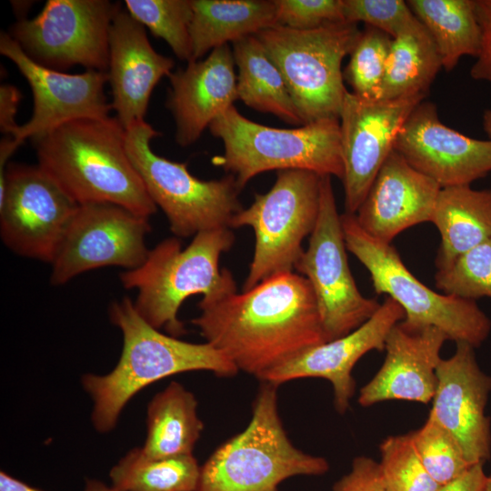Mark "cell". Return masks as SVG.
Here are the masks:
<instances>
[{
	"instance_id": "cell-40",
	"label": "cell",
	"mask_w": 491,
	"mask_h": 491,
	"mask_svg": "<svg viewBox=\"0 0 491 491\" xmlns=\"http://www.w3.org/2000/svg\"><path fill=\"white\" fill-rule=\"evenodd\" d=\"M22 95L14 85L3 84L0 86V129L1 132L12 135L19 125L15 122V115Z\"/></svg>"
},
{
	"instance_id": "cell-9",
	"label": "cell",
	"mask_w": 491,
	"mask_h": 491,
	"mask_svg": "<svg viewBox=\"0 0 491 491\" xmlns=\"http://www.w3.org/2000/svg\"><path fill=\"white\" fill-rule=\"evenodd\" d=\"M160 135L145 120L125 130L127 155L139 174L148 195L165 213L175 237L195 236L218 228H231L235 215L243 207L242 190L233 175L202 180L194 176L185 163L170 161L155 154L151 140Z\"/></svg>"
},
{
	"instance_id": "cell-16",
	"label": "cell",
	"mask_w": 491,
	"mask_h": 491,
	"mask_svg": "<svg viewBox=\"0 0 491 491\" xmlns=\"http://www.w3.org/2000/svg\"><path fill=\"white\" fill-rule=\"evenodd\" d=\"M0 53L15 65L33 94L30 119L11 135L17 141L35 139L75 119L109 117L112 106L105 94L106 72L67 74L47 68L32 60L6 33L0 35Z\"/></svg>"
},
{
	"instance_id": "cell-36",
	"label": "cell",
	"mask_w": 491,
	"mask_h": 491,
	"mask_svg": "<svg viewBox=\"0 0 491 491\" xmlns=\"http://www.w3.org/2000/svg\"><path fill=\"white\" fill-rule=\"evenodd\" d=\"M346 22L375 27L396 37L416 16L403 0H342Z\"/></svg>"
},
{
	"instance_id": "cell-23",
	"label": "cell",
	"mask_w": 491,
	"mask_h": 491,
	"mask_svg": "<svg viewBox=\"0 0 491 491\" xmlns=\"http://www.w3.org/2000/svg\"><path fill=\"white\" fill-rule=\"evenodd\" d=\"M235 59L229 45L212 50L205 59L190 61L168 76L166 107L175 123V141L187 146L237 100Z\"/></svg>"
},
{
	"instance_id": "cell-24",
	"label": "cell",
	"mask_w": 491,
	"mask_h": 491,
	"mask_svg": "<svg viewBox=\"0 0 491 491\" xmlns=\"http://www.w3.org/2000/svg\"><path fill=\"white\" fill-rule=\"evenodd\" d=\"M431 223L441 236L435 265L443 270L491 239V189L476 190L470 185L441 188Z\"/></svg>"
},
{
	"instance_id": "cell-38",
	"label": "cell",
	"mask_w": 491,
	"mask_h": 491,
	"mask_svg": "<svg viewBox=\"0 0 491 491\" xmlns=\"http://www.w3.org/2000/svg\"><path fill=\"white\" fill-rule=\"evenodd\" d=\"M333 491H390L379 466L373 458L360 456L353 459L350 471L338 479Z\"/></svg>"
},
{
	"instance_id": "cell-13",
	"label": "cell",
	"mask_w": 491,
	"mask_h": 491,
	"mask_svg": "<svg viewBox=\"0 0 491 491\" xmlns=\"http://www.w3.org/2000/svg\"><path fill=\"white\" fill-rule=\"evenodd\" d=\"M79 205L38 165L11 164L0 180V235L15 254L52 263Z\"/></svg>"
},
{
	"instance_id": "cell-14",
	"label": "cell",
	"mask_w": 491,
	"mask_h": 491,
	"mask_svg": "<svg viewBox=\"0 0 491 491\" xmlns=\"http://www.w3.org/2000/svg\"><path fill=\"white\" fill-rule=\"evenodd\" d=\"M149 218L107 204L80 205L51 263L50 282L64 285L82 273L119 266H140L148 255Z\"/></svg>"
},
{
	"instance_id": "cell-18",
	"label": "cell",
	"mask_w": 491,
	"mask_h": 491,
	"mask_svg": "<svg viewBox=\"0 0 491 491\" xmlns=\"http://www.w3.org/2000/svg\"><path fill=\"white\" fill-rule=\"evenodd\" d=\"M456 346L453 356L437 366L428 417L456 439L472 466L485 464L491 456L490 418L486 415L491 376L479 367L474 346L466 342Z\"/></svg>"
},
{
	"instance_id": "cell-12",
	"label": "cell",
	"mask_w": 491,
	"mask_h": 491,
	"mask_svg": "<svg viewBox=\"0 0 491 491\" xmlns=\"http://www.w3.org/2000/svg\"><path fill=\"white\" fill-rule=\"evenodd\" d=\"M118 4L48 0L33 18H20L10 36L35 62L60 71L73 65L107 72L109 31Z\"/></svg>"
},
{
	"instance_id": "cell-21",
	"label": "cell",
	"mask_w": 491,
	"mask_h": 491,
	"mask_svg": "<svg viewBox=\"0 0 491 491\" xmlns=\"http://www.w3.org/2000/svg\"><path fill=\"white\" fill-rule=\"evenodd\" d=\"M446 340L435 326L397 323L386 337L382 366L359 391V405L367 407L388 400L432 402L440 350Z\"/></svg>"
},
{
	"instance_id": "cell-27",
	"label": "cell",
	"mask_w": 491,
	"mask_h": 491,
	"mask_svg": "<svg viewBox=\"0 0 491 491\" xmlns=\"http://www.w3.org/2000/svg\"><path fill=\"white\" fill-rule=\"evenodd\" d=\"M237 100L293 125H304L285 79L256 35L232 43Z\"/></svg>"
},
{
	"instance_id": "cell-19",
	"label": "cell",
	"mask_w": 491,
	"mask_h": 491,
	"mask_svg": "<svg viewBox=\"0 0 491 491\" xmlns=\"http://www.w3.org/2000/svg\"><path fill=\"white\" fill-rule=\"evenodd\" d=\"M404 318L402 307L386 297L376 312L356 330L302 351L264 374L260 380L278 386L298 378L326 379L333 387L335 408L343 415L355 394V365L369 351L385 350L389 332Z\"/></svg>"
},
{
	"instance_id": "cell-35",
	"label": "cell",
	"mask_w": 491,
	"mask_h": 491,
	"mask_svg": "<svg viewBox=\"0 0 491 491\" xmlns=\"http://www.w3.org/2000/svg\"><path fill=\"white\" fill-rule=\"evenodd\" d=\"M435 285L448 296L474 301L491 298V239L460 256L449 267L436 270Z\"/></svg>"
},
{
	"instance_id": "cell-28",
	"label": "cell",
	"mask_w": 491,
	"mask_h": 491,
	"mask_svg": "<svg viewBox=\"0 0 491 491\" xmlns=\"http://www.w3.org/2000/svg\"><path fill=\"white\" fill-rule=\"evenodd\" d=\"M442 62L426 28L416 17L392 38L376 100H392L427 91Z\"/></svg>"
},
{
	"instance_id": "cell-22",
	"label": "cell",
	"mask_w": 491,
	"mask_h": 491,
	"mask_svg": "<svg viewBox=\"0 0 491 491\" xmlns=\"http://www.w3.org/2000/svg\"><path fill=\"white\" fill-rule=\"evenodd\" d=\"M441 188L394 149L355 214L356 221L376 239L392 244L406 229L432 221Z\"/></svg>"
},
{
	"instance_id": "cell-37",
	"label": "cell",
	"mask_w": 491,
	"mask_h": 491,
	"mask_svg": "<svg viewBox=\"0 0 491 491\" xmlns=\"http://www.w3.org/2000/svg\"><path fill=\"white\" fill-rule=\"evenodd\" d=\"M276 25L308 31L345 22L342 0H274Z\"/></svg>"
},
{
	"instance_id": "cell-2",
	"label": "cell",
	"mask_w": 491,
	"mask_h": 491,
	"mask_svg": "<svg viewBox=\"0 0 491 491\" xmlns=\"http://www.w3.org/2000/svg\"><path fill=\"white\" fill-rule=\"evenodd\" d=\"M33 140L37 165L79 205L113 204L147 218L155 213L115 116L75 119Z\"/></svg>"
},
{
	"instance_id": "cell-44",
	"label": "cell",
	"mask_w": 491,
	"mask_h": 491,
	"mask_svg": "<svg viewBox=\"0 0 491 491\" xmlns=\"http://www.w3.org/2000/svg\"><path fill=\"white\" fill-rule=\"evenodd\" d=\"M483 128L488 138L491 139V106L483 114Z\"/></svg>"
},
{
	"instance_id": "cell-5",
	"label": "cell",
	"mask_w": 491,
	"mask_h": 491,
	"mask_svg": "<svg viewBox=\"0 0 491 491\" xmlns=\"http://www.w3.org/2000/svg\"><path fill=\"white\" fill-rule=\"evenodd\" d=\"M277 385L263 382L247 426L216 448L201 466L195 491H278L296 476H321L329 463L296 447L277 408Z\"/></svg>"
},
{
	"instance_id": "cell-32",
	"label": "cell",
	"mask_w": 491,
	"mask_h": 491,
	"mask_svg": "<svg viewBox=\"0 0 491 491\" xmlns=\"http://www.w3.org/2000/svg\"><path fill=\"white\" fill-rule=\"evenodd\" d=\"M391 42L390 35L375 27L366 25L361 31L343 71L344 80L353 94L369 100L377 99Z\"/></svg>"
},
{
	"instance_id": "cell-6",
	"label": "cell",
	"mask_w": 491,
	"mask_h": 491,
	"mask_svg": "<svg viewBox=\"0 0 491 491\" xmlns=\"http://www.w3.org/2000/svg\"><path fill=\"white\" fill-rule=\"evenodd\" d=\"M209 130L224 145V154L214 164L233 175L241 189L256 175L271 170H307L343 179L338 118L276 128L253 122L233 105Z\"/></svg>"
},
{
	"instance_id": "cell-1",
	"label": "cell",
	"mask_w": 491,
	"mask_h": 491,
	"mask_svg": "<svg viewBox=\"0 0 491 491\" xmlns=\"http://www.w3.org/2000/svg\"><path fill=\"white\" fill-rule=\"evenodd\" d=\"M192 324L238 370L258 379L302 351L326 341L316 300L306 277L272 276L242 294L201 300Z\"/></svg>"
},
{
	"instance_id": "cell-4",
	"label": "cell",
	"mask_w": 491,
	"mask_h": 491,
	"mask_svg": "<svg viewBox=\"0 0 491 491\" xmlns=\"http://www.w3.org/2000/svg\"><path fill=\"white\" fill-rule=\"evenodd\" d=\"M234 242L227 227L196 234L185 249L177 237L166 238L149 250L140 266L123 272L120 281L137 291L133 303L145 321L178 337L186 332L177 316L185 299L201 294V300L214 301L236 293L232 273L219 269L221 255Z\"/></svg>"
},
{
	"instance_id": "cell-26",
	"label": "cell",
	"mask_w": 491,
	"mask_h": 491,
	"mask_svg": "<svg viewBox=\"0 0 491 491\" xmlns=\"http://www.w3.org/2000/svg\"><path fill=\"white\" fill-rule=\"evenodd\" d=\"M196 410L194 394L176 381L155 394L147 406L143 454L151 458L193 455L204 429Z\"/></svg>"
},
{
	"instance_id": "cell-33",
	"label": "cell",
	"mask_w": 491,
	"mask_h": 491,
	"mask_svg": "<svg viewBox=\"0 0 491 491\" xmlns=\"http://www.w3.org/2000/svg\"><path fill=\"white\" fill-rule=\"evenodd\" d=\"M409 434L424 466L439 486L473 466L456 439L433 419L427 417L421 427Z\"/></svg>"
},
{
	"instance_id": "cell-11",
	"label": "cell",
	"mask_w": 491,
	"mask_h": 491,
	"mask_svg": "<svg viewBox=\"0 0 491 491\" xmlns=\"http://www.w3.org/2000/svg\"><path fill=\"white\" fill-rule=\"evenodd\" d=\"M331 177L321 175L317 221L295 266L312 287L326 341L356 330L381 305L360 293L350 271Z\"/></svg>"
},
{
	"instance_id": "cell-39",
	"label": "cell",
	"mask_w": 491,
	"mask_h": 491,
	"mask_svg": "<svg viewBox=\"0 0 491 491\" xmlns=\"http://www.w3.org/2000/svg\"><path fill=\"white\" fill-rule=\"evenodd\" d=\"M475 5L481 30V44L470 75L475 80L491 85V0H475Z\"/></svg>"
},
{
	"instance_id": "cell-25",
	"label": "cell",
	"mask_w": 491,
	"mask_h": 491,
	"mask_svg": "<svg viewBox=\"0 0 491 491\" xmlns=\"http://www.w3.org/2000/svg\"><path fill=\"white\" fill-rule=\"evenodd\" d=\"M192 61L276 25L274 0H192Z\"/></svg>"
},
{
	"instance_id": "cell-15",
	"label": "cell",
	"mask_w": 491,
	"mask_h": 491,
	"mask_svg": "<svg viewBox=\"0 0 491 491\" xmlns=\"http://www.w3.org/2000/svg\"><path fill=\"white\" fill-rule=\"evenodd\" d=\"M426 96L369 100L346 91L339 115L346 213H356L405 121Z\"/></svg>"
},
{
	"instance_id": "cell-45",
	"label": "cell",
	"mask_w": 491,
	"mask_h": 491,
	"mask_svg": "<svg viewBox=\"0 0 491 491\" xmlns=\"http://www.w3.org/2000/svg\"><path fill=\"white\" fill-rule=\"evenodd\" d=\"M481 491H491V475L486 476V481Z\"/></svg>"
},
{
	"instance_id": "cell-20",
	"label": "cell",
	"mask_w": 491,
	"mask_h": 491,
	"mask_svg": "<svg viewBox=\"0 0 491 491\" xmlns=\"http://www.w3.org/2000/svg\"><path fill=\"white\" fill-rule=\"evenodd\" d=\"M174 65L153 48L145 26L118 4L109 31L106 73L112 110L125 130L144 120L155 86L172 74Z\"/></svg>"
},
{
	"instance_id": "cell-31",
	"label": "cell",
	"mask_w": 491,
	"mask_h": 491,
	"mask_svg": "<svg viewBox=\"0 0 491 491\" xmlns=\"http://www.w3.org/2000/svg\"><path fill=\"white\" fill-rule=\"evenodd\" d=\"M125 5L136 21L165 40L179 59L192 61V0H125Z\"/></svg>"
},
{
	"instance_id": "cell-43",
	"label": "cell",
	"mask_w": 491,
	"mask_h": 491,
	"mask_svg": "<svg viewBox=\"0 0 491 491\" xmlns=\"http://www.w3.org/2000/svg\"><path fill=\"white\" fill-rule=\"evenodd\" d=\"M84 491H120L115 486H107L103 482L95 479H88L85 482Z\"/></svg>"
},
{
	"instance_id": "cell-34",
	"label": "cell",
	"mask_w": 491,
	"mask_h": 491,
	"mask_svg": "<svg viewBox=\"0 0 491 491\" xmlns=\"http://www.w3.org/2000/svg\"><path fill=\"white\" fill-rule=\"evenodd\" d=\"M379 451L381 474L390 491H437L440 486L424 466L410 434L386 437Z\"/></svg>"
},
{
	"instance_id": "cell-3",
	"label": "cell",
	"mask_w": 491,
	"mask_h": 491,
	"mask_svg": "<svg viewBox=\"0 0 491 491\" xmlns=\"http://www.w3.org/2000/svg\"><path fill=\"white\" fill-rule=\"evenodd\" d=\"M108 313L112 324L123 334L119 360L105 375L82 377V386L93 401L92 423L100 433L114 429L129 400L160 379L202 370L232 377L239 371L209 343H189L161 333L139 316L128 297L113 302Z\"/></svg>"
},
{
	"instance_id": "cell-17",
	"label": "cell",
	"mask_w": 491,
	"mask_h": 491,
	"mask_svg": "<svg viewBox=\"0 0 491 491\" xmlns=\"http://www.w3.org/2000/svg\"><path fill=\"white\" fill-rule=\"evenodd\" d=\"M394 149L442 188L470 185L491 172V139L472 138L446 125L429 101L412 110Z\"/></svg>"
},
{
	"instance_id": "cell-8",
	"label": "cell",
	"mask_w": 491,
	"mask_h": 491,
	"mask_svg": "<svg viewBox=\"0 0 491 491\" xmlns=\"http://www.w3.org/2000/svg\"><path fill=\"white\" fill-rule=\"evenodd\" d=\"M361 30L341 22L308 31L279 25L255 35L276 64L304 125L338 118L346 89L341 65Z\"/></svg>"
},
{
	"instance_id": "cell-7",
	"label": "cell",
	"mask_w": 491,
	"mask_h": 491,
	"mask_svg": "<svg viewBox=\"0 0 491 491\" xmlns=\"http://www.w3.org/2000/svg\"><path fill=\"white\" fill-rule=\"evenodd\" d=\"M346 249L370 274L375 292L386 295L404 310L403 322L412 327L435 326L448 338L475 348L486 340L491 320L476 301L437 293L405 266L392 244L367 234L354 214L341 215Z\"/></svg>"
},
{
	"instance_id": "cell-30",
	"label": "cell",
	"mask_w": 491,
	"mask_h": 491,
	"mask_svg": "<svg viewBox=\"0 0 491 491\" xmlns=\"http://www.w3.org/2000/svg\"><path fill=\"white\" fill-rule=\"evenodd\" d=\"M200 470L193 455L151 458L135 447L111 468L109 476L120 491H195Z\"/></svg>"
},
{
	"instance_id": "cell-41",
	"label": "cell",
	"mask_w": 491,
	"mask_h": 491,
	"mask_svg": "<svg viewBox=\"0 0 491 491\" xmlns=\"http://www.w3.org/2000/svg\"><path fill=\"white\" fill-rule=\"evenodd\" d=\"M484 464H476L465 473L442 485L437 491H481L486 478Z\"/></svg>"
},
{
	"instance_id": "cell-10",
	"label": "cell",
	"mask_w": 491,
	"mask_h": 491,
	"mask_svg": "<svg viewBox=\"0 0 491 491\" xmlns=\"http://www.w3.org/2000/svg\"><path fill=\"white\" fill-rule=\"evenodd\" d=\"M320 182L321 175L311 171H277L271 189L256 194L253 204L235 215L230 227L250 226L256 236L243 291L272 276L293 271L304 252L303 240L317 221Z\"/></svg>"
},
{
	"instance_id": "cell-42",
	"label": "cell",
	"mask_w": 491,
	"mask_h": 491,
	"mask_svg": "<svg viewBox=\"0 0 491 491\" xmlns=\"http://www.w3.org/2000/svg\"><path fill=\"white\" fill-rule=\"evenodd\" d=\"M0 491H43L31 486L21 480L8 475L5 471L0 472Z\"/></svg>"
},
{
	"instance_id": "cell-29",
	"label": "cell",
	"mask_w": 491,
	"mask_h": 491,
	"mask_svg": "<svg viewBox=\"0 0 491 491\" xmlns=\"http://www.w3.org/2000/svg\"><path fill=\"white\" fill-rule=\"evenodd\" d=\"M406 4L431 35L446 71H452L465 55L477 56L481 30L475 0H408Z\"/></svg>"
}]
</instances>
